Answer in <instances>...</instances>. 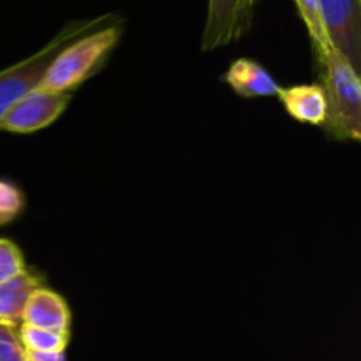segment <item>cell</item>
<instances>
[{
    "label": "cell",
    "mask_w": 361,
    "mask_h": 361,
    "mask_svg": "<svg viewBox=\"0 0 361 361\" xmlns=\"http://www.w3.org/2000/svg\"><path fill=\"white\" fill-rule=\"evenodd\" d=\"M321 87L326 97L323 129L335 141H360L361 81L360 73L334 48L328 46L316 56Z\"/></svg>",
    "instance_id": "6da1fadb"
},
{
    "label": "cell",
    "mask_w": 361,
    "mask_h": 361,
    "mask_svg": "<svg viewBox=\"0 0 361 361\" xmlns=\"http://www.w3.org/2000/svg\"><path fill=\"white\" fill-rule=\"evenodd\" d=\"M120 34V25L109 23L71 41L49 63L39 88L71 94L74 88L81 87L104 66L109 53L118 44Z\"/></svg>",
    "instance_id": "7a4b0ae2"
},
{
    "label": "cell",
    "mask_w": 361,
    "mask_h": 361,
    "mask_svg": "<svg viewBox=\"0 0 361 361\" xmlns=\"http://www.w3.org/2000/svg\"><path fill=\"white\" fill-rule=\"evenodd\" d=\"M113 20H115L113 14H102V16L90 18V20L71 21L34 55L0 71V120L4 118V115L9 111L14 102L20 101L23 95H27L34 88H39L49 63L53 62V59L59 55L63 46L69 44L74 39L81 37V35L88 34V32H94L104 25H109Z\"/></svg>",
    "instance_id": "3957f363"
},
{
    "label": "cell",
    "mask_w": 361,
    "mask_h": 361,
    "mask_svg": "<svg viewBox=\"0 0 361 361\" xmlns=\"http://www.w3.org/2000/svg\"><path fill=\"white\" fill-rule=\"evenodd\" d=\"M321 20L328 42L361 69V0H319Z\"/></svg>",
    "instance_id": "277c9868"
},
{
    "label": "cell",
    "mask_w": 361,
    "mask_h": 361,
    "mask_svg": "<svg viewBox=\"0 0 361 361\" xmlns=\"http://www.w3.org/2000/svg\"><path fill=\"white\" fill-rule=\"evenodd\" d=\"M71 102V94L34 88L14 102L0 120V129L7 133L30 134L46 129L60 118Z\"/></svg>",
    "instance_id": "5b68a950"
},
{
    "label": "cell",
    "mask_w": 361,
    "mask_h": 361,
    "mask_svg": "<svg viewBox=\"0 0 361 361\" xmlns=\"http://www.w3.org/2000/svg\"><path fill=\"white\" fill-rule=\"evenodd\" d=\"M254 4L256 0H208L203 51H214L242 39L252 25Z\"/></svg>",
    "instance_id": "8992f818"
},
{
    "label": "cell",
    "mask_w": 361,
    "mask_h": 361,
    "mask_svg": "<svg viewBox=\"0 0 361 361\" xmlns=\"http://www.w3.org/2000/svg\"><path fill=\"white\" fill-rule=\"evenodd\" d=\"M71 323L73 314L66 300L48 286H41L28 298L21 324L71 334Z\"/></svg>",
    "instance_id": "52a82bcc"
},
{
    "label": "cell",
    "mask_w": 361,
    "mask_h": 361,
    "mask_svg": "<svg viewBox=\"0 0 361 361\" xmlns=\"http://www.w3.org/2000/svg\"><path fill=\"white\" fill-rule=\"evenodd\" d=\"M41 286H46L44 275L37 268L28 267L18 277L0 284V324L20 326L28 298Z\"/></svg>",
    "instance_id": "ba28073f"
},
{
    "label": "cell",
    "mask_w": 361,
    "mask_h": 361,
    "mask_svg": "<svg viewBox=\"0 0 361 361\" xmlns=\"http://www.w3.org/2000/svg\"><path fill=\"white\" fill-rule=\"evenodd\" d=\"M224 81L243 99L277 97L281 85L261 63L250 59H238L229 66Z\"/></svg>",
    "instance_id": "9c48e42d"
},
{
    "label": "cell",
    "mask_w": 361,
    "mask_h": 361,
    "mask_svg": "<svg viewBox=\"0 0 361 361\" xmlns=\"http://www.w3.org/2000/svg\"><path fill=\"white\" fill-rule=\"evenodd\" d=\"M277 97L295 120L309 126L323 127L326 120V97L319 83L281 87Z\"/></svg>",
    "instance_id": "30bf717a"
},
{
    "label": "cell",
    "mask_w": 361,
    "mask_h": 361,
    "mask_svg": "<svg viewBox=\"0 0 361 361\" xmlns=\"http://www.w3.org/2000/svg\"><path fill=\"white\" fill-rule=\"evenodd\" d=\"M18 335L23 348L34 353H66L71 338V334L44 330L28 324H20Z\"/></svg>",
    "instance_id": "8fae6325"
},
{
    "label": "cell",
    "mask_w": 361,
    "mask_h": 361,
    "mask_svg": "<svg viewBox=\"0 0 361 361\" xmlns=\"http://www.w3.org/2000/svg\"><path fill=\"white\" fill-rule=\"evenodd\" d=\"M296 7H298V13L302 16L303 23H305L307 30H309L310 41H312L314 53L316 56L321 51L331 46L328 42L326 32H324L323 20H321V9H319V0H295Z\"/></svg>",
    "instance_id": "7c38bea8"
},
{
    "label": "cell",
    "mask_w": 361,
    "mask_h": 361,
    "mask_svg": "<svg viewBox=\"0 0 361 361\" xmlns=\"http://www.w3.org/2000/svg\"><path fill=\"white\" fill-rule=\"evenodd\" d=\"M25 208V196L14 183L0 180V226L16 221Z\"/></svg>",
    "instance_id": "4fadbf2b"
},
{
    "label": "cell",
    "mask_w": 361,
    "mask_h": 361,
    "mask_svg": "<svg viewBox=\"0 0 361 361\" xmlns=\"http://www.w3.org/2000/svg\"><path fill=\"white\" fill-rule=\"evenodd\" d=\"M27 264L20 247L7 238H0V284L23 274Z\"/></svg>",
    "instance_id": "5bb4252c"
},
{
    "label": "cell",
    "mask_w": 361,
    "mask_h": 361,
    "mask_svg": "<svg viewBox=\"0 0 361 361\" xmlns=\"http://www.w3.org/2000/svg\"><path fill=\"white\" fill-rule=\"evenodd\" d=\"M0 361H27V349L18 335V328L0 324Z\"/></svg>",
    "instance_id": "9a60e30c"
},
{
    "label": "cell",
    "mask_w": 361,
    "mask_h": 361,
    "mask_svg": "<svg viewBox=\"0 0 361 361\" xmlns=\"http://www.w3.org/2000/svg\"><path fill=\"white\" fill-rule=\"evenodd\" d=\"M27 361H66V353L27 351Z\"/></svg>",
    "instance_id": "2e32d148"
}]
</instances>
